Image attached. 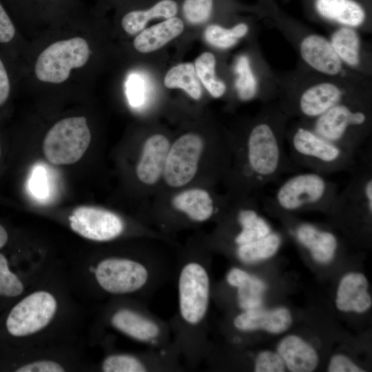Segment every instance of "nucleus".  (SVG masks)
<instances>
[{
  "label": "nucleus",
  "mask_w": 372,
  "mask_h": 372,
  "mask_svg": "<svg viewBox=\"0 0 372 372\" xmlns=\"http://www.w3.org/2000/svg\"><path fill=\"white\" fill-rule=\"evenodd\" d=\"M95 277L103 289L113 294L136 292L145 287L149 278L148 269L142 263L121 258L101 260L95 270Z\"/></svg>",
  "instance_id": "nucleus-10"
},
{
  "label": "nucleus",
  "mask_w": 372,
  "mask_h": 372,
  "mask_svg": "<svg viewBox=\"0 0 372 372\" xmlns=\"http://www.w3.org/2000/svg\"><path fill=\"white\" fill-rule=\"evenodd\" d=\"M178 304L182 319L196 325L204 319L209 307L210 284L206 269L200 263H186L178 281Z\"/></svg>",
  "instance_id": "nucleus-9"
},
{
  "label": "nucleus",
  "mask_w": 372,
  "mask_h": 372,
  "mask_svg": "<svg viewBox=\"0 0 372 372\" xmlns=\"http://www.w3.org/2000/svg\"><path fill=\"white\" fill-rule=\"evenodd\" d=\"M179 10L178 0H159L148 10L133 8L125 13L121 21L123 30L130 35L138 34L154 19L176 17Z\"/></svg>",
  "instance_id": "nucleus-22"
},
{
  "label": "nucleus",
  "mask_w": 372,
  "mask_h": 372,
  "mask_svg": "<svg viewBox=\"0 0 372 372\" xmlns=\"http://www.w3.org/2000/svg\"><path fill=\"white\" fill-rule=\"evenodd\" d=\"M289 156L293 165L322 175L353 172L357 155L317 134L298 127L287 137Z\"/></svg>",
  "instance_id": "nucleus-4"
},
{
  "label": "nucleus",
  "mask_w": 372,
  "mask_h": 372,
  "mask_svg": "<svg viewBox=\"0 0 372 372\" xmlns=\"http://www.w3.org/2000/svg\"><path fill=\"white\" fill-rule=\"evenodd\" d=\"M316 7L324 18L349 26L360 25L365 19L362 8L352 0H316Z\"/></svg>",
  "instance_id": "nucleus-24"
},
{
  "label": "nucleus",
  "mask_w": 372,
  "mask_h": 372,
  "mask_svg": "<svg viewBox=\"0 0 372 372\" xmlns=\"http://www.w3.org/2000/svg\"><path fill=\"white\" fill-rule=\"evenodd\" d=\"M277 351L285 366L292 372L313 371L318 364L316 350L296 335L284 338L279 342Z\"/></svg>",
  "instance_id": "nucleus-18"
},
{
  "label": "nucleus",
  "mask_w": 372,
  "mask_h": 372,
  "mask_svg": "<svg viewBox=\"0 0 372 372\" xmlns=\"http://www.w3.org/2000/svg\"><path fill=\"white\" fill-rule=\"evenodd\" d=\"M338 192L335 182L309 171L285 179L263 204L267 210L283 216L309 210L327 213Z\"/></svg>",
  "instance_id": "nucleus-3"
},
{
  "label": "nucleus",
  "mask_w": 372,
  "mask_h": 372,
  "mask_svg": "<svg viewBox=\"0 0 372 372\" xmlns=\"http://www.w3.org/2000/svg\"><path fill=\"white\" fill-rule=\"evenodd\" d=\"M231 141V140H230ZM285 146V134L263 119L239 140L231 141V164L223 180L231 198L251 195L294 168Z\"/></svg>",
  "instance_id": "nucleus-1"
},
{
  "label": "nucleus",
  "mask_w": 372,
  "mask_h": 372,
  "mask_svg": "<svg viewBox=\"0 0 372 372\" xmlns=\"http://www.w3.org/2000/svg\"><path fill=\"white\" fill-rule=\"evenodd\" d=\"M65 369L57 362L50 360L33 362L17 368L16 372H63Z\"/></svg>",
  "instance_id": "nucleus-38"
},
{
  "label": "nucleus",
  "mask_w": 372,
  "mask_h": 372,
  "mask_svg": "<svg viewBox=\"0 0 372 372\" xmlns=\"http://www.w3.org/2000/svg\"><path fill=\"white\" fill-rule=\"evenodd\" d=\"M23 289V284L10 269L7 256L0 251V298H17Z\"/></svg>",
  "instance_id": "nucleus-32"
},
{
  "label": "nucleus",
  "mask_w": 372,
  "mask_h": 372,
  "mask_svg": "<svg viewBox=\"0 0 372 372\" xmlns=\"http://www.w3.org/2000/svg\"><path fill=\"white\" fill-rule=\"evenodd\" d=\"M203 157L224 167L228 172L231 164V142L208 145L200 134L189 132L171 142L163 180L173 189L188 186L196 177Z\"/></svg>",
  "instance_id": "nucleus-2"
},
{
  "label": "nucleus",
  "mask_w": 372,
  "mask_h": 372,
  "mask_svg": "<svg viewBox=\"0 0 372 372\" xmlns=\"http://www.w3.org/2000/svg\"><path fill=\"white\" fill-rule=\"evenodd\" d=\"M10 234L6 227L0 223V251L8 244Z\"/></svg>",
  "instance_id": "nucleus-40"
},
{
  "label": "nucleus",
  "mask_w": 372,
  "mask_h": 372,
  "mask_svg": "<svg viewBox=\"0 0 372 372\" xmlns=\"http://www.w3.org/2000/svg\"><path fill=\"white\" fill-rule=\"evenodd\" d=\"M91 132L84 116H70L55 123L43 141L45 158L56 165H71L79 161L87 151Z\"/></svg>",
  "instance_id": "nucleus-7"
},
{
  "label": "nucleus",
  "mask_w": 372,
  "mask_h": 372,
  "mask_svg": "<svg viewBox=\"0 0 372 372\" xmlns=\"http://www.w3.org/2000/svg\"><path fill=\"white\" fill-rule=\"evenodd\" d=\"M368 281L360 273H349L341 280L336 296V307L342 311L363 313L372 304L368 293Z\"/></svg>",
  "instance_id": "nucleus-16"
},
{
  "label": "nucleus",
  "mask_w": 372,
  "mask_h": 372,
  "mask_svg": "<svg viewBox=\"0 0 372 372\" xmlns=\"http://www.w3.org/2000/svg\"><path fill=\"white\" fill-rule=\"evenodd\" d=\"M302 59L313 68L327 74H336L341 70V61L331 43L322 37L310 35L300 45Z\"/></svg>",
  "instance_id": "nucleus-17"
},
{
  "label": "nucleus",
  "mask_w": 372,
  "mask_h": 372,
  "mask_svg": "<svg viewBox=\"0 0 372 372\" xmlns=\"http://www.w3.org/2000/svg\"><path fill=\"white\" fill-rule=\"evenodd\" d=\"M281 236L272 231L267 236L236 247V255L243 262L253 263L273 256L281 245Z\"/></svg>",
  "instance_id": "nucleus-26"
},
{
  "label": "nucleus",
  "mask_w": 372,
  "mask_h": 372,
  "mask_svg": "<svg viewBox=\"0 0 372 372\" xmlns=\"http://www.w3.org/2000/svg\"><path fill=\"white\" fill-rule=\"evenodd\" d=\"M17 34L14 23L0 3V45L8 48L14 45Z\"/></svg>",
  "instance_id": "nucleus-36"
},
{
  "label": "nucleus",
  "mask_w": 372,
  "mask_h": 372,
  "mask_svg": "<svg viewBox=\"0 0 372 372\" xmlns=\"http://www.w3.org/2000/svg\"><path fill=\"white\" fill-rule=\"evenodd\" d=\"M254 369L256 372H283L285 364L278 353L265 351L257 355Z\"/></svg>",
  "instance_id": "nucleus-34"
},
{
  "label": "nucleus",
  "mask_w": 372,
  "mask_h": 372,
  "mask_svg": "<svg viewBox=\"0 0 372 372\" xmlns=\"http://www.w3.org/2000/svg\"><path fill=\"white\" fill-rule=\"evenodd\" d=\"M181 12L185 19L192 25L206 23L215 9V0H183Z\"/></svg>",
  "instance_id": "nucleus-31"
},
{
  "label": "nucleus",
  "mask_w": 372,
  "mask_h": 372,
  "mask_svg": "<svg viewBox=\"0 0 372 372\" xmlns=\"http://www.w3.org/2000/svg\"><path fill=\"white\" fill-rule=\"evenodd\" d=\"M164 85L169 89H183L194 100L202 96L200 82L194 65L191 63H180L170 68L165 76Z\"/></svg>",
  "instance_id": "nucleus-25"
},
{
  "label": "nucleus",
  "mask_w": 372,
  "mask_h": 372,
  "mask_svg": "<svg viewBox=\"0 0 372 372\" xmlns=\"http://www.w3.org/2000/svg\"><path fill=\"white\" fill-rule=\"evenodd\" d=\"M111 322L117 330L143 342H153L161 333L160 328L155 322L132 309L118 310L112 316Z\"/></svg>",
  "instance_id": "nucleus-20"
},
{
  "label": "nucleus",
  "mask_w": 372,
  "mask_h": 372,
  "mask_svg": "<svg viewBox=\"0 0 372 372\" xmlns=\"http://www.w3.org/2000/svg\"><path fill=\"white\" fill-rule=\"evenodd\" d=\"M2 156H3V147H2V143L0 140V164L2 160Z\"/></svg>",
  "instance_id": "nucleus-41"
},
{
  "label": "nucleus",
  "mask_w": 372,
  "mask_h": 372,
  "mask_svg": "<svg viewBox=\"0 0 372 372\" xmlns=\"http://www.w3.org/2000/svg\"><path fill=\"white\" fill-rule=\"evenodd\" d=\"M57 303L49 292H34L16 303L5 321L6 333L14 338L33 334L46 327L54 317Z\"/></svg>",
  "instance_id": "nucleus-8"
},
{
  "label": "nucleus",
  "mask_w": 372,
  "mask_h": 372,
  "mask_svg": "<svg viewBox=\"0 0 372 372\" xmlns=\"http://www.w3.org/2000/svg\"><path fill=\"white\" fill-rule=\"evenodd\" d=\"M342 99V92L335 85L320 83L306 90L300 96L298 108L300 113L307 118H315Z\"/></svg>",
  "instance_id": "nucleus-21"
},
{
  "label": "nucleus",
  "mask_w": 372,
  "mask_h": 372,
  "mask_svg": "<svg viewBox=\"0 0 372 372\" xmlns=\"http://www.w3.org/2000/svg\"><path fill=\"white\" fill-rule=\"evenodd\" d=\"M309 129L324 138L358 155L368 135L367 112L340 103L314 118Z\"/></svg>",
  "instance_id": "nucleus-5"
},
{
  "label": "nucleus",
  "mask_w": 372,
  "mask_h": 372,
  "mask_svg": "<svg viewBox=\"0 0 372 372\" xmlns=\"http://www.w3.org/2000/svg\"><path fill=\"white\" fill-rule=\"evenodd\" d=\"M290 232L317 262L327 263L334 257L339 242L334 234L309 223H296Z\"/></svg>",
  "instance_id": "nucleus-14"
},
{
  "label": "nucleus",
  "mask_w": 372,
  "mask_h": 372,
  "mask_svg": "<svg viewBox=\"0 0 372 372\" xmlns=\"http://www.w3.org/2000/svg\"><path fill=\"white\" fill-rule=\"evenodd\" d=\"M235 70L237 74L235 85L238 97L242 101L251 100L256 94L257 82L246 56L241 55L238 58Z\"/></svg>",
  "instance_id": "nucleus-30"
},
{
  "label": "nucleus",
  "mask_w": 372,
  "mask_h": 372,
  "mask_svg": "<svg viewBox=\"0 0 372 372\" xmlns=\"http://www.w3.org/2000/svg\"><path fill=\"white\" fill-rule=\"evenodd\" d=\"M91 54L87 41L82 37L57 40L46 46L38 55L34 72L41 82L61 84L72 70L86 65Z\"/></svg>",
  "instance_id": "nucleus-6"
},
{
  "label": "nucleus",
  "mask_w": 372,
  "mask_h": 372,
  "mask_svg": "<svg viewBox=\"0 0 372 372\" xmlns=\"http://www.w3.org/2000/svg\"><path fill=\"white\" fill-rule=\"evenodd\" d=\"M183 21L174 17L143 29L134 38L133 45L141 53L157 50L179 36L184 30Z\"/></svg>",
  "instance_id": "nucleus-19"
},
{
  "label": "nucleus",
  "mask_w": 372,
  "mask_h": 372,
  "mask_svg": "<svg viewBox=\"0 0 372 372\" xmlns=\"http://www.w3.org/2000/svg\"><path fill=\"white\" fill-rule=\"evenodd\" d=\"M292 318L288 309L283 307L264 310L260 307L244 310L234 321L236 329L248 331L264 329L273 333H280L291 325Z\"/></svg>",
  "instance_id": "nucleus-15"
},
{
  "label": "nucleus",
  "mask_w": 372,
  "mask_h": 372,
  "mask_svg": "<svg viewBox=\"0 0 372 372\" xmlns=\"http://www.w3.org/2000/svg\"><path fill=\"white\" fill-rule=\"evenodd\" d=\"M12 90V81L9 67L0 54V110H3L9 103Z\"/></svg>",
  "instance_id": "nucleus-37"
},
{
  "label": "nucleus",
  "mask_w": 372,
  "mask_h": 372,
  "mask_svg": "<svg viewBox=\"0 0 372 372\" xmlns=\"http://www.w3.org/2000/svg\"><path fill=\"white\" fill-rule=\"evenodd\" d=\"M146 87L141 76L134 74L127 83V95L133 107L141 106L146 99Z\"/></svg>",
  "instance_id": "nucleus-35"
},
{
  "label": "nucleus",
  "mask_w": 372,
  "mask_h": 372,
  "mask_svg": "<svg viewBox=\"0 0 372 372\" xmlns=\"http://www.w3.org/2000/svg\"><path fill=\"white\" fill-rule=\"evenodd\" d=\"M171 142L160 133L152 134L145 140L135 167L136 176L142 185L153 187L163 180Z\"/></svg>",
  "instance_id": "nucleus-13"
},
{
  "label": "nucleus",
  "mask_w": 372,
  "mask_h": 372,
  "mask_svg": "<svg viewBox=\"0 0 372 372\" xmlns=\"http://www.w3.org/2000/svg\"><path fill=\"white\" fill-rule=\"evenodd\" d=\"M71 229L89 240L109 241L122 234L125 229L123 219L108 209L89 205L75 208L69 217Z\"/></svg>",
  "instance_id": "nucleus-11"
},
{
  "label": "nucleus",
  "mask_w": 372,
  "mask_h": 372,
  "mask_svg": "<svg viewBox=\"0 0 372 372\" xmlns=\"http://www.w3.org/2000/svg\"><path fill=\"white\" fill-rule=\"evenodd\" d=\"M329 372H363L364 370L356 366L349 358L343 355H335L330 360Z\"/></svg>",
  "instance_id": "nucleus-39"
},
{
  "label": "nucleus",
  "mask_w": 372,
  "mask_h": 372,
  "mask_svg": "<svg viewBox=\"0 0 372 372\" xmlns=\"http://www.w3.org/2000/svg\"><path fill=\"white\" fill-rule=\"evenodd\" d=\"M248 32V27L244 23H238L231 29H227L216 24L208 25L204 32L205 40L210 45L221 49L234 45L238 39Z\"/></svg>",
  "instance_id": "nucleus-29"
},
{
  "label": "nucleus",
  "mask_w": 372,
  "mask_h": 372,
  "mask_svg": "<svg viewBox=\"0 0 372 372\" xmlns=\"http://www.w3.org/2000/svg\"><path fill=\"white\" fill-rule=\"evenodd\" d=\"M215 66V56L209 52L200 54L194 63L198 78L205 89L211 96L219 98L224 94L226 86L223 81L216 77Z\"/></svg>",
  "instance_id": "nucleus-27"
},
{
  "label": "nucleus",
  "mask_w": 372,
  "mask_h": 372,
  "mask_svg": "<svg viewBox=\"0 0 372 372\" xmlns=\"http://www.w3.org/2000/svg\"><path fill=\"white\" fill-rule=\"evenodd\" d=\"M331 45L340 59L350 65L359 63V39L353 30L342 28L335 31Z\"/></svg>",
  "instance_id": "nucleus-28"
},
{
  "label": "nucleus",
  "mask_w": 372,
  "mask_h": 372,
  "mask_svg": "<svg viewBox=\"0 0 372 372\" xmlns=\"http://www.w3.org/2000/svg\"><path fill=\"white\" fill-rule=\"evenodd\" d=\"M105 372H143L147 370L145 364L138 358L127 354H115L107 356L102 364Z\"/></svg>",
  "instance_id": "nucleus-33"
},
{
  "label": "nucleus",
  "mask_w": 372,
  "mask_h": 372,
  "mask_svg": "<svg viewBox=\"0 0 372 372\" xmlns=\"http://www.w3.org/2000/svg\"><path fill=\"white\" fill-rule=\"evenodd\" d=\"M231 198L220 196L203 187H187L176 193L171 200L172 207L196 223L205 222L214 216L224 214Z\"/></svg>",
  "instance_id": "nucleus-12"
},
{
  "label": "nucleus",
  "mask_w": 372,
  "mask_h": 372,
  "mask_svg": "<svg viewBox=\"0 0 372 372\" xmlns=\"http://www.w3.org/2000/svg\"><path fill=\"white\" fill-rule=\"evenodd\" d=\"M227 281L237 288V300L242 309L261 306L266 285L260 279L239 268H233L227 275Z\"/></svg>",
  "instance_id": "nucleus-23"
}]
</instances>
